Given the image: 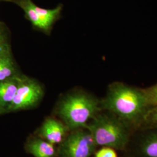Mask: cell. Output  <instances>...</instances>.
I'll return each mask as SVG.
<instances>
[{"instance_id":"1","label":"cell","mask_w":157,"mask_h":157,"mask_svg":"<svg viewBox=\"0 0 157 157\" xmlns=\"http://www.w3.org/2000/svg\"><path fill=\"white\" fill-rule=\"evenodd\" d=\"M100 104L129 126L142 122L148 109L143 90L119 82L109 86Z\"/></svg>"},{"instance_id":"2","label":"cell","mask_w":157,"mask_h":157,"mask_svg":"<svg viewBox=\"0 0 157 157\" xmlns=\"http://www.w3.org/2000/svg\"><path fill=\"white\" fill-rule=\"evenodd\" d=\"M129 125L113 115L97 114L84 128L92 135L97 146L124 150L129 141Z\"/></svg>"},{"instance_id":"3","label":"cell","mask_w":157,"mask_h":157,"mask_svg":"<svg viewBox=\"0 0 157 157\" xmlns=\"http://www.w3.org/2000/svg\"><path fill=\"white\" fill-rule=\"evenodd\" d=\"M100 102L84 93H75L65 97L58 107V113L71 129L84 128L89 121L100 110Z\"/></svg>"},{"instance_id":"4","label":"cell","mask_w":157,"mask_h":157,"mask_svg":"<svg viewBox=\"0 0 157 157\" xmlns=\"http://www.w3.org/2000/svg\"><path fill=\"white\" fill-rule=\"evenodd\" d=\"M44 95V90L38 81L22 74L15 97L6 111L13 112L35 107Z\"/></svg>"},{"instance_id":"5","label":"cell","mask_w":157,"mask_h":157,"mask_svg":"<svg viewBox=\"0 0 157 157\" xmlns=\"http://www.w3.org/2000/svg\"><path fill=\"white\" fill-rule=\"evenodd\" d=\"M97 144L87 129L75 130L63 141L60 147L61 157H90Z\"/></svg>"},{"instance_id":"6","label":"cell","mask_w":157,"mask_h":157,"mask_svg":"<svg viewBox=\"0 0 157 157\" xmlns=\"http://www.w3.org/2000/svg\"><path fill=\"white\" fill-rule=\"evenodd\" d=\"M5 2L18 6L22 10L25 18L30 22L34 30L50 36L52 29L46 25L36 11L35 4L32 0H5Z\"/></svg>"},{"instance_id":"7","label":"cell","mask_w":157,"mask_h":157,"mask_svg":"<svg viewBox=\"0 0 157 157\" xmlns=\"http://www.w3.org/2000/svg\"><path fill=\"white\" fill-rule=\"evenodd\" d=\"M67 128L54 118L46 119L40 129V135L45 140L52 144L62 141L66 134Z\"/></svg>"},{"instance_id":"8","label":"cell","mask_w":157,"mask_h":157,"mask_svg":"<svg viewBox=\"0 0 157 157\" xmlns=\"http://www.w3.org/2000/svg\"><path fill=\"white\" fill-rule=\"evenodd\" d=\"M21 75L0 82V111H6L11 105L16 94Z\"/></svg>"},{"instance_id":"9","label":"cell","mask_w":157,"mask_h":157,"mask_svg":"<svg viewBox=\"0 0 157 157\" xmlns=\"http://www.w3.org/2000/svg\"><path fill=\"white\" fill-rule=\"evenodd\" d=\"M22 74L13 54L0 58V82L17 78Z\"/></svg>"},{"instance_id":"10","label":"cell","mask_w":157,"mask_h":157,"mask_svg":"<svg viewBox=\"0 0 157 157\" xmlns=\"http://www.w3.org/2000/svg\"><path fill=\"white\" fill-rule=\"evenodd\" d=\"M29 151L34 157H54L56 149L54 144L47 141L35 139L28 146Z\"/></svg>"},{"instance_id":"11","label":"cell","mask_w":157,"mask_h":157,"mask_svg":"<svg viewBox=\"0 0 157 157\" xmlns=\"http://www.w3.org/2000/svg\"><path fill=\"white\" fill-rule=\"evenodd\" d=\"M12 54L11 32L6 23L0 21V58Z\"/></svg>"},{"instance_id":"12","label":"cell","mask_w":157,"mask_h":157,"mask_svg":"<svg viewBox=\"0 0 157 157\" xmlns=\"http://www.w3.org/2000/svg\"><path fill=\"white\" fill-rule=\"evenodd\" d=\"M140 152L143 157H157V132L144 138L141 143Z\"/></svg>"},{"instance_id":"13","label":"cell","mask_w":157,"mask_h":157,"mask_svg":"<svg viewBox=\"0 0 157 157\" xmlns=\"http://www.w3.org/2000/svg\"><path fill=\"white\" fill-rule=\"evenodd\" d=\"M143 91L148 107L157 105V83Z\"/></svg>"},{"instance_id":"14","label":"cell","mask_w":157,"mask_h":157,"mask_svg":"<svg viewBox=\"0 0 157 157\" xmlns=\"http://www.w3.org/2000/svg\"><path fill=\"white\" fill-rule=\"evenodd\" d=\"M142 122L148 125L157 127V105L147 110Z\"/></svg>"},{"instance_id":"15","label":"cell","mask_w":157,"mask_h":157,"mask_svg":"<svg viewBox=\"0 0 157 157\" xmlns=\"http://www.w3.org/2000/svg\"><path fill=\"white\" fill-rule=\"evenodd\" d=\"M95 157H118L114 149L110 147H103L95 152Z\"/></svg>"},{"instance_id":"16","label":"cell","mask_w":157,"mask_h":157,"mask_svg":"<svg viewBox=\"0 0 157 157\" xmlns=\"http://www.w3.org/2000/svg\"><path fill=\"white\" fill-rule=\"evenodd\" d=\"M2 2H5V0H0V3Z\"/></svg>"}]
</instances>
